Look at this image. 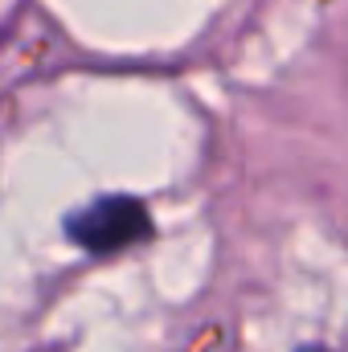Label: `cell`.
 Wrapping results in <instances>:
<instances>
[{
  "mask_svg": "<svg viewBox=\"0 0 348 352\" xmlns=\"http://www.w3.org/2000/svg\"><path fill=\"white\" fill-rule=\"evenodd\" d=\"M295 352H332V349H324V344H299Z\"/></svg>",
  "mask_w": 348,
  "mask_h": 352,
  "instance_id": "obj_2",
  "label": "cell"
},
{
  "mask_svg": "<svg viewBox=\"0 0 348 352\" xmlns=\"http://www.w3.org/2000/svg\"><path fill=\"white\" fill-rule=\"evenodd\" d=\"M66 234L87 254H115L152 234V217L135 197H98L66 217Z\"/></svg>",
  "mask_w": 348,
  "mask_h": 352,
  "instance_id": "obj_1",
  "label": "cell"
}]
</instances>
